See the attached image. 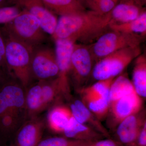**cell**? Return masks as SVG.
I'll list each match as a JSON object with an SVG mask.
<instances>
[{"label": "cell", "mask_w": 146, "mask_h": 146, "mask_svg": "<svg viewBox=\"0 0 146 146\" xmlns=\"http://www.w3.org/2000/svg\"><path fill=\"white\" fill-rule=\"evenodd\" d=\"M5 53V37L1 27H0V68L3 71H6L7 73L6 65Z\"/></svg>", "instance_id": "f1b7e54d"}, {"label": "cell", "mask_w": 146, "mask_h": 146, "mask_svg": "<svg viewBox=\"0 0 146 146\" xmlns=\"http://www.w3.org/2000/svg\"><path fill=\"white\" fill-rule=\"evenodd\" d=\"M3 72H4V71L0 68V79L2 78L3 74Z\"/></svg>", "instance_id": "d6a6232c"}, {"label": "cell", "mask_w": 146, "mask_h": 146, "mask_svg": "<svg viewBox=\"0 0 146 146\" xmlns=\"http://www.w3.org/2000/svg\"><path fill=\"white\" fill-rule=\"evenodd\" d=\"M31 74L40 80H46L58 76L59 69L54 51L43 44L33 50L31 60Z\"/></svg>", "instance_id": "52a82bcc"}, {"label": "cell", "mask_w": 146, "mask_h": 146, "mask_svg": "<svg viewBox=\"0 0 146 146\" xmlns=\"http://www.w3.org/2000/svg\"><path fill=\"white\" fill-rule=\"evenodd\" d=\"M143 98L135 90L109 104L107 125L110 133H113L121 122L143 109Z\"/></svg>", "instance_id": "8992f818"}, {"label": "cell", "mask_w": 146, "mask_h": 146, "mask_svg": "<svg viewBox=\"0 0 146 146\" xmlns=\"http://www.w3.org/2000/svg\"><path fill=\"white\" fill-rule=\"evenodd\" d=\"M17 5L36 17L46 33L51 36L53 34L58 19L42 0H18Z\"/></svg>", "instance_id": "30bf717a"}, {"label": "cell", "mask_w": 146, "mask_h": 146, "mask_svg": "<svg viewBox=\"0 0 146 146\" xmlns=\"http://www.w3.org/2000/svg\"><path fill=\"white\" fill-rule=\"evenodd\" d=\"M93 58L89 47L75 44L71 58V74L77 91L83 85L92 71Z\"/></svg>", "instance_id": "ba28073f"}, {"label": "cell", "mask_w": 146, "mask_h": 146, "mask_svg": "<svg viewBox=\"0 0 146 146\" xmlns=\"http://www.w3.org/2000/svg\"><path fill=\"white\" fill-rule=\"evenodd\" d=\"M23 91L17 84L9 83L0 89V116L11 112L13 108H20L25 103Z\"/></svg>", "instance_id": "7c38bea8"}, {"label": "cell", "mask_w": 146, "mask_h": 146, "mask_svg": "<svg viewBox=\"0 0 146 146\" xmlns=\"http://www.w3.org/2000/svg\"><path fill=\"white\" fill-rule=\"evenodd\" d=\"M112 19L110 12L102 14L93 11L76 15L60 16L52 39H68L76 43L90 42L109 29Z\"/></svg>", "instance_id": "6da1fadb"}, {"label": "cell", "mask_w": 146, "mask_h": 146, "mask_svg": "<svg viewBox=\"0 0 146 146\" xmlns=\"http://www.w3.org/2000/svg\"><path fill=\"white\" fill-rule=\"evenodd\" d=\"M134 90L142 98L146 97V57L141 54L135 59L131 81Z\"/></svg>", "instance_id": "ac0fdd59"}, {"label": "cell", "mask_w": 146, "mask_h": 146, "mask_svg": "<svg viewBox=\"0 0 146 146\" xmlns=\"http://www.w3.org/2000/svg\"><path fill=\"white\" fill-rule=\"evenodd\" d=\"M3 32L5 37V59L7 73L13 74L23 86H27L32 75L31 60L33 49Z\"/></svg>", "instance_id": "3957f363"}, {"label": "cell", "mask_w": 146, "mask_h": 146, "mask_svg": "<svg viewBox=\"0 0 146 146\" xmlns=\"http://www.w3.org/2000/svg\"><path fill=\"white\" fill-rule=\"evenodd\" d=\"M131 81L126 75H120L114 79L110 90L109 104L134 91Z\"/></svg>", "instance_id": "7402d4cb"}, {"label": "cell", "mask_w": 146, "mask_h": 146, "mask_svg": "<svg viewBox=\"0 0 146 146\" xmlns=\"http://www.w3.org/2000/svg\"><path fill=\"white\" fill-rule=\"evenodd\" d=\"M62 134L66 138L78 141L94 142L105 138L101 133L79 122L72 116Z\"/></svg>", "instance_id": "4fadbf2b"}, {"label": "cell", "mask_w": 146, "mask_h": 146, "mask_svg": "<svg viewBox=\"0 0 146 146\" xmlns=\"http://www.w3.org/2000/svg\"><path fill=\"white\" fill-rule=\"evenodd\" d=\"M117 4V2L113 0H86L85 5L91 11L105 14L111 12Z\"/></svg>", "instance_id": "4316f807"}, {"label": "cell", "mask_w": 146, "mask_h": 146, "mask_svg": "<svg viewBox=\"0 0 146 146\" xmlns=\"http://www.w3.org/2000/svg\"><path fill=\"white\" fill-rule=\"evenodd\" d=\"M42 127L36 123L25 125L16 135L14 146H36L41 141Z\"/></svg>", "instance_id": "e0dca14e"}, {"label": "cell", "mask_w": 146, "mask_h": 146, "mask_svg": "<svg viewBox=\"0 0 146 146\" xmlns=\"http://www.w3.org/2000/svg\"><path fill=\"white\" fill-rule=\"evenodd\" d=\"M114 78L98 80L88 87H83L78 91L80 94H86L102 97L109 101L110 90Z\"/></svg>", "instance_id": "603a6c76"}, {"label": "cell", "mask_w": 146, "mask_h": 146, "mask_svg": "<svg viewBox=\"0 0 146 146\" xmlns=\"http://www.w3.org/2000/svg\"><path fill=\"white\" fill-rule=\"evenodd\" d=\"M70 109L73 117L79 122L86 125L97 131L105 138H112L107 128L88 109L81 100H75L71 103Z\"/></svg>", "instance_id": "8fae6325"}, {"label": "cell", "mask_w": 146, "mask_h": 146, "mask_svg": "<svg viewBox=\"0 0 146 146\" xmlns=\"http://www.w3.org/2000/svg\"><path fill=\"white\" fill-rule=\"evenodd\" d=\"M23 9L18 5L0 8V25H4L12 21Z\"/></svg>", "instance_id": "83f0119b"}, {"label": "cell", "mask_w": 146, "mask_h": 146, "mask_svg": "<svg viewBox=\"0 0 146 146\" xmlns=\"http://www.w3.org/2000/svg\"><path fill=\"white\" fill-rule=\"evenodd\" d=\"M143 36L111 30L99 37L96 42L89 47L93 59L103 58L122 49L140 46Z\"/></svg>", "instance_id": "5b68a950"}, {"label": "cell", "mask_w": 146, "mask_h": 146, "mask_svg": "<svg viewBox=\"0 0 146 146\" xmlns=\"http://www.w3.org/2000/svg\"><path fill=\"white\" fill-rule=\"evenodd\" d=\"M145 123L146 110L143 108L118 125L113 133V139L121 146H136L138 136Z\"/></svg>", "instance_id": "9c48e42d"}, {"label": "cell", "mask_w": 146, "mask_h": 146, "mask_svg": "<svg viewBox=\"0 0 146 146\" xmlns=\"http://www.w3.org/2000/svg\"><path fill=\"white\" fill-rule=\"evenodd\" d=\"M79 1H80V2L83 4L84 6V5H85V4H86V0H79Z\"/></svg>", "instance_id": "836d02e7"}, {"label": "cell", "mask_w": 146, "mask_h": 146, "mask_svg": "<svg viewBox=\"0 0 146 146\" xmlns=\"http://www.w3.org/2000/svg\"><path fill=\"white\" fill-rule=\"evenodd\" d=\"M46 7L55 14L60 16L76 15L85 11L79 0H42Z\"/></svg>", "instance_id": "2e32d148"}, {"label": "cell", "mask_w": 146, "mask_h": 146, "mask_svg": "<svg viewBox=\"0 0 146 146\" xmlns=\"http://www.w3.org/2000/svg\"><path fill=\"white\" fill-rule=\"evenodd\" d=\"M41 84L42 98L44 106L52 101L58 94H62V90L57 78L53 80L51 83Z\"/></svg>", "instance_id": "484cf974"}, {"label": "cell", "mask_w": 146, "mask_h": 146, "mask_svg": "<svg viewBox=\"0 0 146 146\" xmlns=\"http://www.w3.org/2000/svg\"><path fill=\"white\" fill-rule=\"evenodd\" d=\"M72 116L70 110L68 108L63 106L54 108L49 115L50 128L55 133L62 134Z\"/></svg>", "instance_id": "ffe728a7"}, {"label": "cell", "mask_w": 146, "mask_h": 146, "mask_svg": "<svg viewBox=\"0 0 146 146\" xmlns=\"http://www.w3.org/2000/svg\"><path fill=\"white\" fill-rule=\"evenodd\" d=\"M136 146H146V123L144 124L138 136Z\"/></svg>", "instance_id": "4dcf8cb0"}, {"label": "cell", "mask_w": 146, "mask_h": 146, "mask_svg": "<svg viewBox=\"0 0 146 146\" xmlns=\"http://www.w3.org/2000/svg\"><path fill=\"white\" fill-rule=\"evenodd\" d=\"M86 146H121L113 138H105L99 141L92 142Z\"/></svg>", "instance_id": "f546056e"}, {"label": "cell", "mask_w": 146, "mask_h": 146, "mask_svg": "<svg viewBox=\"0 0 146 146\" xmlns=\"http://www.w3.org/2000/svg\"><path fill=\"white\" fill-rule=\"evenodd\" d=\"M141 54L140 46L125 48L112 53L97 62L92 70V75L98 81L116 78Z\"/></svg>", "instance_id": "277c9868"}, {"label": "cell", "mask_w": 146, "mask_h": 146, "mask_svg": "<svg viewBox=\"0 0 146 146\" xmlns=\"http://www.w3.org/2000/svg\"><path fill=\"white\" fill-rule=\"evenodd\" d=\"M92 142L78 141L62 136L50 137L41 140L36 146H86Z\"/></svg>", "instance_id": "d4e9b609"}, {"label": "cell", "mask_w": 146, "mask_h": 146, "mask_svg": "<svg viewBox=\"0 0 146 146\" xmlns=\"http://www.w3.org/2000/svg\"><path fill=\"white\" fill-rule=\"evenodd\" d=\"M26 103L29 110L32 112H36L44 106L42 98V84H36L29 89Z\"/></svg>", "instance_id": "cb8c5ba5"}, {"label": "cell", "mask_w": 146, "mask_h": 146, "mask_svg": "<svg viewBox=\"0 0 146 146\" xmlns=\"http://www.w3.org/2000/svg\"><path fill=\"white\" fill-rule=\"evenodd\" d=\"M111 30L123 33L140 35L145 36L146 33V13L144 11L135 20L122 23H111L109 26Z\"/></svg>", "instance_id": "44dd1931"}, {"label": "cell", "mask_w": 146, "mask_h": 146, "mask_svg": "<svg viewBox=\"0 0 146 146\" xmlns=\"http://www.w3.org/2000/svg\"><path fill=\"white\" fill-rule=\"evenodd\" d=\"M80 94L82 101L100 121L106 119L109 110L108 100L98 96Z\"/></svg>", "instance_id": "d6986e66"}, {"label": "cell", "mask_w": 146, "mask_h": 146, "mask_svg": "<svg viewBox=\"0 0 146 146\" xmlns=\"http://www.w3.org/2000/svg\"><path fill=\"white\" fill-rule=\"evenodd\" d=\"M18 0H0V8L18 5Z\"/></svg>", "instance_id": "1f68e13d"}, {"label": "cell", "mask_w": 146, "mask_h": 146, "mask_svg": "<svg viewBox=\"0 0 146 146\" xmlns=\"http://www.w3.org/2000/svg\"><path fill=\"white\" fill-rule=\"evenodd\" d=\"M1 27L8 36L32 49L44 44L48 39V34L42 29L39 20L24 9L12 21Z\"/></svg>", "instance_id": "7a4b0ae2"}, {"label": "cell", "mask_w": 146, "mask_h": 146, "mask_svg": "<svg viewBox=\"0 0 146 146\" xmlns=\"http://www.w3.org/2000/svg\"><path fill=\"white\" fill-rule=\"evenodd\" d=\"M113 1H115L117 2L118 3V1H119V0H113Z\"/></svg>", "instance_id": "e575fe53"}, {"label": "cell", "mask_w": 146, "mask_h": 146, "mask_svg": "<svg viewBox=\"0 0 146 146\" xmlns=\"http://www.w3.org/2000/svg\"><path fill=\"white\" fill-rule=\"evenodd\" d=\"M54 41V52L59 69L58 74L69 76L70 70L71 56L75 43L65 39H57Z\"/></svg>", "instance_id": "9a60e30c"}, {"label": "cell", "mask_w": 146, "mask_h": 146, "mask_svg": "<svg viewBox=\"0 0 146 146\" xmlns=\"http://www.w3.org/2000/svg\"><path fill=\"white\" fill-rule=\"evenodd\" d=\"M144 11L132 0H121L110 13L112 23H122L135 20Z\"/></svg>", "instance_id": "5bb4252c"}]
</instances>
